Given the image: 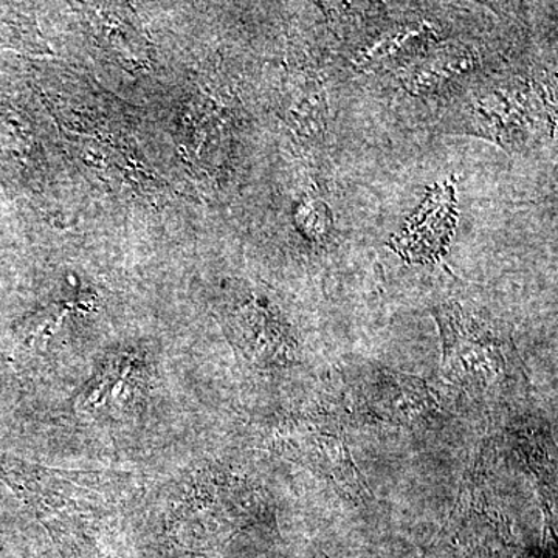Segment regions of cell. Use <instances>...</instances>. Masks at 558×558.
<instances>
[{
	"label": "cell",
	"instance_id": "cell-1",
	"mask_svg": "<svg viewBox=\"0 0 558 558\" xmlns=\"http://www.w3.org/2000/svg\"><path fill=\"white\" fill-rule=\"evenodd\" d=\"M545 105L535 87H505L473 102L470 123L476 134L517 148L537 134L545 116H554Z\"/></svg>",
	"mask_w": 558,
	"mask_h": 558
},
{
	"label": "cell",
	"instance_id": "cell-2",
	"mask_svg": "<svg viewBox=\"0 0 558 558\" xmlns=\"http://www.w3.org/2000/svg\"><path fill=\"white\" fill-rule=\"evenodd\" d=\"M399 252L413 260L438 258L454 229V191H436L413 216Z\"/></svg>",
	"mask_w": 558,
	"mask_h": 558
},
{
	"label": "cell",
	"instance_id": "cell-3",
	"mask_svg": "<svg viewBox=\"0 0 558 558\" xmlns=\"http://www.w3.org/2000/svg\"><path fill=\"white\" fill-rule=\"evenodd\" d=\"M318 558H329L328 556H326L325 553H322V556H319Z\"/></svg>",
	"mask_w": 558,
	"mask_h": 558
}]
</instances>
